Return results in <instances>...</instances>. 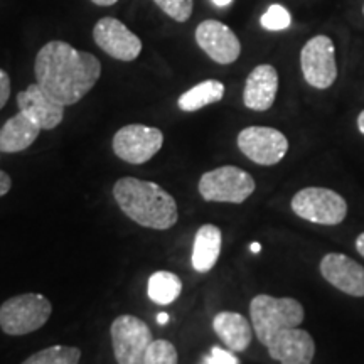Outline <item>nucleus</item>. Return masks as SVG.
Returning a JSON list of instances; mask_svg holds the SVG:
<instances>
[{
  "label": "nucleus",
  "mask_w": 364,
  "mask_h": 364,
  "mask_svg": "<svg viewBox=\"0 0 364 364\" xmlns=\"http://www.w3.org/2000/svg\"><path fill=\"white\" fill-rule=\"evenodd\" d=\"M213 2H215L216 7H228L233 0H213Z\"/></svg>",
  "instance_id": "473e14b6"
},
{
  "label": "nucleus",
  "mask_w": 364,
  "mask_h": 364,
  "mask_svg": "<svg viewBox=\"0 0 364 364\" xmlns=\"http://www.w3.org/2000/svg\"><path fill=\"white\" fill-rule=\"evenodd\" d=\"M250 316L257 339L267 348L279 332L302 324L306 312L299 300L262 294L250 302Z\"/></svg>",
  "instance_id": "7ed1b4c3"
},
{
  "label": "nucleus",
  "mask_w": 364,
  "mask_h": 364,
  "mask_svg": "<svg viewBox=\"0 0 364 364\" xmlns=\"http://www.w3.org/2000/svg\"><path fill=\"white\" fill-rule=\"evenodd\" d=\"M196 43L218 65H231L241 54V43L231 27L208 19L196 29Z\"/></svg>",
  "instance_id": "f8f14e48"
},
{
  "label": "nucleus",
  "mask_w": 364,
  "mask_h": 364,
  "mask_svg": "<svg viewBox=\"0 0 364 364\" xmlns=\"http://www.w3.org/2000/svg\"><path fill=\"white\" fill-rule=\"evenodd\" d=\"M110 334L118 364H145V353L154 336L142 318L130 314L117 317L112 322Z\"/></svg>",
  "instance_id": "6e6552de"
},
{
  "label": "nucleus",
  "mask_w": 364,
  "mask_h": 364,
  "mask_svg": "<svg viewBox=\"0 0 364 364\" xmlns=\"http://www.w3.org/2000/svg\"><path fill=\"white\" fill-rule=\"evenodd\" d=\"M91 2L100 7H110V6H115L118 0H91Z\"/></svg>",
  "instance_id": "c756f323"
},
{
  "label": "nucleus",
  "mask_w": 364,
  "mask_h": 364,
  "mask_svg": "<svg viewBox=\"0 0 364 364\" xmlns=\"http://www.w3.org/2000/svg\"><path fill=\"white\" fill-rule=\"evenodd\" d=\"M279 93V73L272 65H258L245 81L243 103L248 110L267 112Z\"/></svg>",
  "instance_id": "dca6fc26"
},
{
  "label": "nucleus",
  "mask_w": 364,
  "mask_h": 364,
  "mask_svg": "<svg viewBox=\"0 0 364 364\" xmlns=\"http://www.w3.org/2000/svg\"><path fill=\"white\" fill-rule=\"evenodd\" d=\"M356 250H358V253L364 258V233H361L356 238Z\"/></svg>",
  "instance_id": "c85d7f7f"
},
{
  "label": "nucleus",
  "mask_w": 364,
  "mask_h": 364,
  "mask_svg": "<svg viewBox=\"0 0 364 364\" xmlns=\"http://www.w3.org/2000/svg\"><path fill=\"white\" fill-rule=\"evenodd\" d=\"M260 24L263 29L273 31V33H279V31L289 29L290 24H292V16L287 11L284 6L280 4H273L267 9V12L263 14Z\"/></svg>",
  "instance_id": "b1692460"
},
{
  "label": "nucleus",
  "mask_w": 364,
  "mask_h": 364,
  "mask_svg": "<svg viewBox=\"0 0 364 364\" xmlns=\"http://www.w3.org/2000/svg\"><path fill=\"white\" fill-rule=\"evenodd\" d=\"M213 329L228 349L233 353L247 351L253 339V326L238 312H220L213 318Z\"/></svg>",
  "instance_id": "f3484780"
},
{
  "label": "nucleus",
  "mask_w": 364,
  "mask_h": 364,
  "mask_svg": "<svg viewBox=\"0 0 364 364\" xmlns=\"http://www.w3.org/2000/svg\"><path fill=\"white\" fill-rule=\"evenodd\" d=\"M113 198L127 218L150 230H171L179 220L177 203L156 182L122 177L113 186Z\"/></svg>",
  "instance_id": "f03ea898"
},
{
  "label": "nucleus",
  "mask_w": 364,
  "mask_h": 364,
  "mask_svg": "<svg viewBox=\"0 0 364 364\" xmlns=\"http://www.w3.org/2000/svg\"><path fill=\"white\" fill-rule=\"evenodd\" d=\"M363 14H364V6H363Z\"/></svg>",
  "instance_id": "f704fd0d"
},
{
  "label": "nucleus",
  "mask_w": 364,
  "mask_h": 364,
  "mask_svg": "<svg viewBox=\"0 0 364 364\" xmlns=\"http://www.w3.org/2000/svg\"><path fill=\"white\" fill-rule=\"evenodd\" d=\"M292 211L302 220L316 225L336 226L348 216V203L336 191L327 188H306L295 193Z\"/></svg>",
  "instance_id": "423d86ee"
},
{
  "label": "nucleus",
  "mask_w": 364,
  "mask_h": 364,
  "mask_svg": "<svg viewBox=\"0 0 364 364\" xmlns=\"http://www.w3.org/2000/svg\"><path fill=\"white\" fill-rule=\"evenodd\" d=\"M11 97V78L4 70H0V110L6 107Z\"/></svg>",
  "instance_id": "bb28decb"
},
{
  "label": "nucleus",
  "mask_w": 364,
  "mask_h": 364,
  "mask_svg": "<svg viewBox=\"0 0 364 364\" xmlns=\"http://www.w3.org/2000/svg\"><path fill=\"white\" fill-rule=\"evenodd\" d=\"M267 349L270 358L280 364H312L316 343L307 331L290 327L279 332Z\"/></svg>",
  "instance_id": "2eb2a0df"
},
{
  "label": "nucleus",
  "mask_w": 364,
  "mask_h": 364,
  "mask_svg": "<svg viewBox=\"0 0 364 364\" xmlns=\"http://www.w3.org/2000/svg\"><path fill=\"white\" fill-rule=\"evenodd\" d=\"M17 107L41 130H54L65 118V105L56 102L38 83L29 85L17 95Z\"/></svg>",
  "instance_id": "4468645a"
},
{
  "label": "nucleus",
  "mask_w": 364,
  "mask_h": 364,
  "mask_svg": "<svg viewBox=\"0 0 364 364\" xmlns=\"http://www.w3.org/2000/svg\"><path fill=\"white\" fill-rule=\"evenodd\" d=\"M169 314H167V312H159L157 314V322H159V324H161V326H166L167 324V322H169Z\"/></svg>",
  "instance_id": "7c9ffc66"
},
{
  "label": "nucleus",
  "mask_w": 364,
  "mask_h": 364,
  "mask_svg": "<svg viewBox=\"0 0 364 364\" xmlns=\"http://www.w3.org/2000/svg\"><path fill=\"white\" fill-rule=\"evenodd\" d=\"M257 184L252 174L235 166H223L201 176L199 194L209 203H245L255 193Z\"/></svg>",
  "instance_id": "39448f33"
},
{
  "label": "nucleus",
  "mask_w": 364,
  "mask_h": 364,
  "mask_svg": "<svg viewBox=\"0 0 364 364\" xmlns=\"http://www.w3.org/2000/svg\"><path fill=\"white\" fill-rule=\"evenodd\" d=\"M238 149L258 166H275L289 152V140L272 127H247L238 134Z\"/></svg>",
  "instance_id": "9d476101"
},
{
  "label": "nucleus",
  "mask_w": 364,
  "mask_h": 364,
  "mask_svg": "<svg viewBox=\"0 0 364 364\" xmlns=\"http://www.w3.org/2000/svg\"><path fill=\"white\" fill-rule=\"evenodd\" d=\"M250 248H252V252H253V253H258V252H260V245H258V243H252V247H250Z\"/></svg>",
  "instance_id": "72a5a7b5"
},
{
  "label": "nucleus",
  "mask_w": 364,
  "mask_h": 364,
  "mask_svg": "<svg viewBox=\"0 0 364 364\" xmlns=\"http://www.w3.org/2000/svg\"><path fill=\"white\" fill-rule=\"evenodd\" d=\"M39 127L29 117L19 112L9 118L0 129V152L16 154L29 149L39 136Z\"/></svg>",
  "instance_id": "a211bd4d"
},
{
  "label": "nucleus",
  "mask_w": 364,
  "mask_h": 364,
  "mask_svg": "<svg viewBox=\"0 0 364 364\" xmlns=\"http://www.w3.org/2000/svg\"><path fill=\"white\" fill-rule=\"evenodd\" d=\"M177 361L176 346L166 339H154L145 353V364H177Z\"/></svg>",
  "instance_id": "5701e85b"
},
{
  "label": "nucleus",
  "mask_w": 364,
  "mask_h": 364,
  "mask_svg": "<svg viewBox=\"0 0 364 364\" xmlns=\"http://www.w3.org/2000/svg\"><path fill=\"white\" fill-rule=\"evenodd\" d=\"M300 70H302L304 80L312 88H331L338 80L334 41L324 34L314 36L309 39L300 51Z\"/></svg>",
  "instance_id": "0eeeda50"
},
{
  "label": "nucleus",
  "mask_w": 364,
  "mask_h": 364,
  "mask_svg": "<svg viewBox=\"0 0 364 364\" xmlns=\"http://www.w3.org/2000/svg\"><path fill=\"white\" fill-rule=\"evenodd\" d=\"M81 351L70 346H51L43 351L34 353L22 364H78Z\"/></svg>",
  "instance_id": "4be33fe9"
},
{
  "label": "nucleus",
  "mask_w": 364,
  "mask_h": 364,
  "mask_svg": "<svg viewBox=\"0 0 364 364\" xmlns=\"http://www.w3.org/2000/svg\"><path fill=\"white\" fill-rule=\"evenodd\" d=\"M203 364H240V361L235 354L215 346V348L211 349V353H209V356L204 358Z\"/></svg>",
  "instance_id": "a878e982"
},
{
  "label": "nucleus",
  "mask_w": 364,
  "mask_h": 364,
  "mask_svg": "<svg viewBox=\"0 0 364 364\" xmlns=\"http://www.w3.org/2000/svg\"><path fill=\"white\" fill-rule=\"evenodd\" d=\"M225 85L218 80H206L201 81L199 85L193 86V88L182 93L179 100H177V107L182 112H198L201 108L208 107V105L221 102L225 97Z\"/></svg>",
  "instance_id": "aec40b11"
},
{
  "label": "nucleus",
  "mask_w": 364,
  "mask_h": 364,
  "mask_svg": "<svg viewBox=\"0 0 364 364\" xmlns=\"http://www.w3.org/2000/svg\"><path fill=\"white\" fill-rule=\"evenodd\" d=\"M112 145L118 159L140 166L157 156L164 145V134L156 127L132 124L117 132Z\"/></svg>",
  "instance_id": "1a4fd4ad"
},
{
  "label": "nucleus",
  "mask_w": 364,
  "mask_h": 364,
  "mask_svg": "<svg viewBox=\"0 0 364 364\" xmlns=\"http://www.w3.org/2000/svg\"><path fill=\"white\" fill-rule=\"evenodd\" d=\"M12 188V179L11 176L6 174L4 171H0V198H4Z\"/></svg>",
  "instance_id": "cd10ccee"
},
{
  "label": "nucleus",
  "mask_w": 364,
  "mask_h": 364,
  "mask_svg": "<svg viewBox=\"0 0 364 364\" xmlns=\"http://www.w3.org/2000/svg\"><path fill=\"white\" fill-rule=\"evenodd\" d=\"M154 4L176 22H188L193 16L194 0H154Z\"/></svg>",
  "instance_id": "393cba45"
},
{
  "label": "nucleus",
  "mask_w": 364,
  "mask_h": 364,
  "mask_svg": "<svg viewBox=\"0 0 364 364\" xmlns=\"http://www.w3.org/2000/svg\"><path fill=\"white\" fill-rule=\"evenodd\" d=\"M182 292V282L172 272H156L150 275L147 295L154 304L169 306Z\"/></svg>",
  "instance_id": "412c9836"
},
{
  "label": "nucleus",
  "mask_w": 364,
  "mask_h": 364,
  "mask_svg": "<svg viewBox=\"0 0 364 364\" xmlns=\"http://www.w3.org/2000/svg\"><path fill=\"white\" fill-rule=\"evenodd\" d=\"M358 130L364 135V110L358 115Z\"/></svg>",
  "instance_id": "2f4dec72"
},
{
  "label": "nucleus",
  "mask_w": 364,
  "mask_h": 364,
  "mask_svg": "<svg viewBox=\"0 0 364 364\" xmlns=\"http://www.w3.org/2000/svg\"><path fill=\"white\" fill-rule=\"evenodd\" d=\"M93 39L103 53L118 61H135L142 53V41L115 17H103L93 27Z\"/></svg>",
  "instance_id": "9b49d317"
},
{
  "label": "nucleus",
  "mask_w": 364,
  "mask_h": 364,
  "mask_svg": "<svg viewBox=\"0 0 364 364\" xmlns=\"http://www.w3.org/2000/svg\"><path fill=\"white\" fill-rule=\"evenodd\" d=\"M321 273L327 284L351 297H364V267L343 253H327L321 260Z\"/></svg>",
  "instance_id": "ddd939ff"
},
{
  "label": "nucleus",
  "mask_w": 364,
  "mask_h": 364,
  "mask_svg": "<svg viewBox=\"0 0 364 364\" xmlns=\"http://www.w3.org/2000/svg\"><path fill=\"white\" fill-rule=\"evenodd\" d=\"M53 306L44 295L22 294L6 300L0 307V327L9 336H26L49 321Z\"/></svg>",
  "instance_id": "20e7f679"
},
{
  "label": "nucleus",
  "mask_w": 364,
  "mask_h": 364,
  "mask_svg": "<svg viewBox=\"0 0 364 364\" xmlns=\"http://www.w3.org/2000/svg\"><path fill=\"white\" fill-rule=\"evenodd\" d=\"M36 83L65 107L76 105L93 90L102 76V63L65 41H49L34 63Z\"/></svg>",
  "instance_id": "f257e3e1"
},
{
  "label": "nucleus",
  "mask_w": 364,
  "mask_h": 364,
  "mask_svg": "<svg viewBox=\"0 0 364 364\" xmlns=\"http://www.w3.org/2000/svg\"><path fill=\"white\" fill-rule=\"evenodd\" d=\"M223 235L215 225H203L194 236L193 268L198 273H208L216 265L221 253Z\"/></svg>",
  "instance_id": "6ab92c4d"
}]
</instances>
